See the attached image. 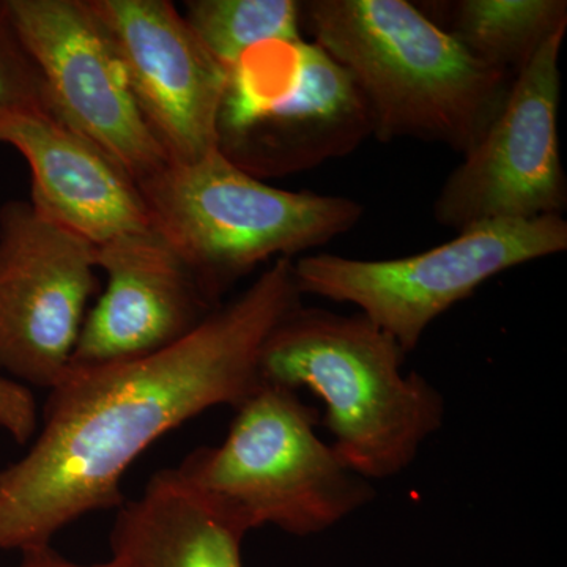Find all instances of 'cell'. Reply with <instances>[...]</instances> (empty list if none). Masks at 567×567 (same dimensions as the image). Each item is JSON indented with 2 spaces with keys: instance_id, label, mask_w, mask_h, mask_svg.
Wrapping results in <instances>:
<instances>
[{
  "instance_id": "cell-4",
  "label": "cell",
  "mask_w": 567,
  "mask_h": 567,
  "mask_svg": "<svg viewBox=\"0 0 567 567\" xmlns=\"http://www.w3.org/2000/svg\"><path fill=\"white\" fill-rule=\"evenodd\" d=\"M137 186L152 229L218 305L260 264L330 244L364 215L349 197L267 185L218 148L193 163L167 162Z\"/></svg>"
},
{
  "instance_id": "cell-2",
  "label": "cell",
  "mask_w": 567,
  "mask_h": 567,
  "mask_svg": "<svg viewBox=\"0 0 567 567\" xmlns=\"http://www.w3.org/2000/svg\"><path fill=\"white\" fill-rule=\"evenodd\" d=\"M301 25L349 71L380 142H439L465 155L513 84L405 0H309Z\"/></svg>"
},
{
  "instance_id": "cell-5",
  "label": "cell",
  "mask_w": 567,
  "mask_h": 567,
  "mask_svg": "<svg viewBox=\"0 0 567 567\" xmlns=\"http://www.w3.org/2000/svg\"><path fill=\"white\" fill-rule=\"evenodd\" d=\"M234 410L221 445L197 447L175 470L246 532L319 535L374 499L371 481L319 439L317 410L297 391L260 383Z\"/></svg>"
},
{
  "instance_id": "cell-14",
  "label": "cell",
  "mask_w": 567,
  "mask_h": 567,
  "mask_svg": "<svg viewBox=\"0 0 567 567\" xmlns=\"http://www.w3.org/2000/svg\"><path fill=\"white\" fill-rule=\"evenodd\" d=\"M248 535L177 470L155 473L142 494L118 507L111 532V558L125 567H244Z\"/></svg>"
},
{
  "instance_id": "cell-3",
  "label": "cell",
  "mask_w": 567,
  "mask_h": 567,
  "mask_svg": "<svg viewBox=\"0 0 567 567\" xmlns=\"http://www.w3.org/2000/svg\"><path fill=\"white\" fill-rule=\"evenodd\" d=\"M393 336L358 312L295 308L262 347L260 382L308 390L324 404L338 456L368 481L405 472L445 421V399L417 372H404Z\"/></svg>"
},
{
  "instance_id": "cell-12",
  "label": "cell",
  "mask_w": 567,
  "mask_h": 567,
  "mask_svg": "<svg viewBox=\"0 0 567 567\" xmlns=\"http://www.w3.org/2000/svg\"><path fill=\"white\" fill-rule=\"evenodd\" d=\"M96 265L106 289L85 316L69 371L162 352L221 306L152 227L96 246Z\"/></svg>"
},
{
  "instance_id": "cell-1",
  "label": "cell",
  "mask_w": 567,
  "mask_h": 567,
  "mask_svg": "<svg viewBox=\"0 0 567 567\" xmlns=\"http://www.w3.org/2000/svg\"><path fill=\"white\" fill-rule=\"evenodd\" d=\"M293 259H276L234 300L162 352L71 369L51 388L29 453L0 472V551L51 546L78 518L121 507L126 470L152 443L260 385V352L303 305Z\"/></svg>"
},
{
  "instance_id": "cell-16",
  "label": "cell",
  "mask_w": 567,
  "mask_h": 567,
  "mask_svg": "<svg viewBox=\"0 0 567 567\" xmlns=\"http://www.w3.org/2000/svg\"><path fill=\"white\" fill-rule=\"evenodd\" d=\"M183 18L208 54L227 71L246 52L301 37V2L295 0H189Z\"/></svg>"
},
{
  "instance_id": "cell-10",
  "label": "cell",
  "mask_w": 567,
  "mask_h": 567,
  "mask_svg": "<svg viewBox=\"0 0 567 567\" xmlns=\"http://www.w3.org/2000/svg\"><path fill=\"white\" fill-rule=\"evenodd\" d=\"M99 271L96 246L31 204L0 208V371L44 390L61 382Z\"/></svg>"
},
{
  "instance_id": "cell-19",
  "label": "cell",
  "mask_w": 567,
  "mask_h": 567,
  "mask_svg": "<svg viewBox=\"0 0 567 567\" xmlns=\"http://www.w3.org/2000/svg\"><path fill=\"white\" fill-rule=\"evenodd\" d=\"M13 567H125L117 559L111 558L106 563H96V565H81V563L71 561L62 557L52 546L31 548V550L21 551V559Z\"/></svg>"
},
{
  "instance_id": "cell-17",
  "label": "cell",
  "mask_w": 567,
  "mask_h": 567,
  "mask_svg": "<svg viewBox=\"0 0 567 567\" xmlns=\"http://www.w3.org/2000/svg\"><path fill=\"white\" fill-rule=\"evenodd\" d=\"M48 111L39 71L25 51L9 2L0 0V118L14 112Z\"/></svg>"
},
{
  "instance_id": "cell-6",
  "label": "cell",
  "mask_w": 567,
  "mask_h": 567,
  "mask_svg": "<svg viewBox=\"0 0 567 567\" xmlns=\"http://www.w3.org/2000/svg\"><path fill=\"white\" fill-rule=\"evenodd\" d=\"M372 136L353 78L315 41L262 44L227 71L218 151L259 181L308 173Z\"/></svg>"
},
{
  "instance_id": "cell-18",
  "label": "cell",
  "mask_w": 567,
  "mask_h": 567,
  "mask_svg": "<svg viewBox=\"0 0 567 567\" xmlns=\"http://www.w3.org/2000/svg\"><path fill=\"white\" fill-rule=\"evenodd\" d=\"M0 429L25 443L35 434L37 404L28 386L0 375Z\"/></svg>"
},
{
  "instance_id": "cell-11",
  "label": "cell",
  "mask_w": 567,
  "mask_h": 567,
  "mask_svg": "<svg viewBox=\"0 0 567 567\" xmlns=\"http://www.w3.org/2000/svg\"><path fill=\"white\" fill-rule=\"evenodd\" d=\"M110 32L145 122L169 163L218 148L227 70L169 0H89Z\"/></svg>"
},
{
  "instance_id": "cell-13",
  "label": "cell",
  "mask_w": 567,
  "mask_h": 567,
  "mask_svg": "<svg viewBox=\"0 0 567 567\" xmlns=\"http://www.w3.org/2000/svg\"><path fill=\"white\" fill-rule=\"evenodd\" d=\"M0 144L24 156L32 173L29 204L55 226L93 246L151 227L137 183L50 112H14L0 118Z\"/></svg>"
},
{
  "instance_id": "cell-15",
  "label": "cell",
  "mask_w": 567,
  "mask_h": 567,
  "mask_svg": "<svg viewBox=\"0 0 567 567\" xmlns=\"http://www.w3.org/2000/svg\"><path fill=\"white\" fill-rule=\"evenodd\" d=\"M563 28L565 0H461L450 3L446 32L477 61L516 78Z\"/></svg>"
},
{
  "instance_id": "cell-9",
  "label": "cell",
  "mask_w": 567,
  "mask_h": 567,
  "mask_svg": "<svg viewBox=\"0 0 567 567\" xmlns=\"http://www.w3.org/2000/svg\"><path fill=\"white\" fill-rule=\"evenodd\" d=\"M52 117L140 183L169 162L145 122L110 32L89 0H7Z\"/></svg>"
},
{
  "instance_id": "cell-8",
  "label": "cell",
  "mask_w": 567,
  "mask_h": 567,
  "mask_svg": "<svg viewBox=\"0 0 567 567\" xmlns=\"http://www.w3.org/2000/svg\"><path fill=\"white\" fill-rule=\"evenodd\" d=\"M566 31L555 32L514 78L494 122L447 177L434 204L440 226L461 233L481 223L565 210L558 110Z\"/></svg>"
},
{
  "instance_id": "cell-7",
  "label": "cell",
  "mask_w": 567,
  "mask_h": 567,
  "mask_svg": "<svg viewBox=\"0 0 567 567\" xmlns=\"http://www.w3.org/2000/svg\"><path fill=\"white\" fill-rule=\"evenodd\" d=\"M567 249L561 215L488 221L415 256L350 259L320 252L293 260L301 295L357 306L361 315L413 352L434 320L488 279Z\"/></svg>"
}]
</instances>
